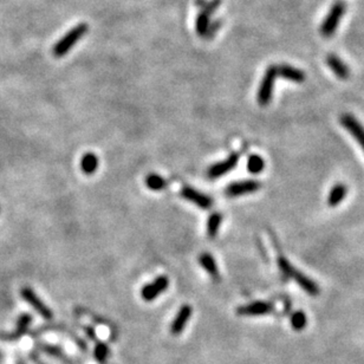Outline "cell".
Listing matches in <instances>:
<instances>
[{"mask_svg": "<svg viewBox=\"0 0 364 364\" xmlns=\"http://www.w3.org/2000/svg\"><path fill=\"white\" fill-rule=\"evenodd\" d=\"M193 314V308L188 304L182 305L180 308V310L176 314L174 321L172 322L171 325V333L173 336H179L181 335V332L185 330L187 323L192 317Z\"/></svg>", "mask_w": 364, "mask_h": 364, "instance_id": "12", "label": "cell"}, {"mask_svg": "<svg viewBox=\"0 0 364 364\" xmlns=\"http://www.w3.org/2000/svg\"><path fill=\"white\" fill-rule=\"evenodd\" d=\"M220 5H221V0H209V2H205V4H203L202 8L200 9V11H203L206 12L207 15L212 16L213 13L220 8Z\"/></svg>", "mask_w": 364, "mask_h": 364, "instance_id": "26", "label": "cell"}, {"mask_svg": "<svg viewBox=\"0 0 364 364\" xmlns=\"http://www.w3.org/2000/svg\"><path fill=\"white\" fill-rule=\"evenodd\" d=\"M346 10V5L343 0H336L330 9L325 19L321 25V33L324 37H331L335 35L336 30L339 25V20L343 18Z\"/></svg>", "mask_w": 364, "mask_h": 364, "instance_id": "3", "label": "cell"}, {"mask_svg": "<svg viewBox=\"0 0 364 364\" xmlns=\"http://www.w3.org/2000/svg\"><path fill=\"white\" fill-rule=\"evenodd\" d=\"M38 349L42 350L44 353L49 355L51 357H54V358H58L60 362L64 364H76L72 358H70L69 356L65 355L64 350L57 345L49 344V343H39Z\"/></svg>", "mask_w": 364, "mask_h": 364, "instance_id": "14", "label": "cell"}, {"mask_svg": "<svg viewBox=\"0 0 364 364\" xmlns=\"http://www.w3.org/2000/svg\"><path fill=\"white\" fill-rule=\"evenodd\" d=\"M273 311V304L268 302H253L251 304L239 306L237 309L238 316L245 317H256V316H264Z\"/></svg>", "mask_w": 364, "mask_h": 364, "instance_id": "8", "label": "cell"}, {"mask_svg": "<svg viewBox=\"0 0 364 364\" xmlns=\"http://www.w3.org/2000/svg\"><path fill=\"white\" fill-rule=\"evenodd\" d=\"M278 76L277 65H271L265 71V75L261 80L259 90H258V103L260 105H267L271 102L272 93H273V86L275 78Z\"/></svg>", "mask_w": 364, "mask_h": 364, "instance_id": "4", "label": "cell"}, {"mask_svg": "<svg viewBox=\"0 0 364 364\" xmlns=\"http://www.w3.org/2000/svg\"><path fill=\"white\" fill-rule=\"evenodd\" d=\"M31 322H32L31 316H30L29 314H23L18 318V322H17V328H16L15 333L10 336V338H11V339H18V338L22 337L24 333L27 331V329H29V326H30V324H31Z\"/></svg>", "mask_w": 364, "mask_h": 364, "instance_id": "20", "label": "cell"}, {"mask_svg": "<svg viewBox=\"0 0 364 364\" xmlns=\"http://www.w3.org/2000/svg\"><path fill=\"white\" fill-rule=\"evenodd\" d=\"M346 192H348V189H346V187L344 185H342V183H338V185L332 187V189L330 190L329 196H328L329 206L335 207V206L339 205V203L344 200Z\"/></svg>", "mask_w": 364, "mask_h": 364, "instance_id": "17", "label": "cell"}, {"mask_svg": "<svg viewBox=\"0 0 364 364\" xmlns=\"http://www.w3.org/2000/svg\"><path fill=\"white\" fill-rule=\"evenodd\" d=\"M326 64H328L332 72L337 76L339 80H348L350 76L349 67L345 65L344 62L339 58V57L335 56V54H329L326 58Z\"/></svg>", "mask_w": 364, "mask_h": 364, "instance_id": "13", "label": "cell"}, {"mask_svg": "<svg viewBox=\"0 0 364 364\" xmlns=\"http://www.w3.org/2000/svg\"><path fill=\"white\" fill-rule=\"evenodd\" d=\"M169 286V279L166 275H160L154 281L144 285L141 290V297L145 302H152L163 294Z\"/></svg>", "mask_w": 364, "mask_h": 364, "instance_id": "6", "label": "cell"}, {"mask_svg": "<svg viewBox=\"0 0 364 364\" xmlns=\"http://www.w3.org/2000/svg\"><path fill=\"white\" fill-rule=\"evenodd\" d=\"M221 25H223V22L221 20H215V22H210V25H209V29L208 31H207V35L205 36L206 38H212V37H214V35L219 31V29L221 27Z\"/></svg>", "mask_w": 364, "mask_h": 364, "instance_id": "27", "label": "cell"}, {"mask_svg": "<svg viewBox=\"0 0 364 364\" xmlns=\"http://www.w3.org/2000/svg\"><path fill=\"white\" fill-rule=\"evenodd\" d=\"M98 163H100V161H98V158L94 153H87V154L82 158L81 168L87 175H93L94 173L97 171Z\"/></svg>", "mask_w": 364, "mask_h": 364, "instance_id": "16", "label": "cell"}, {"mask_svg": "<svg viewBox=\"0 0 364 364\" xmlns=\"http://www.w3.org/2000/svg\"><path fill=\"white\" fill-rule=\"evenodd\" d=\"M109 355H110V349L109 346L103 342H98L96 345H95L94 349V358L97 360L100 364L107 363L109 358Z\"/></svg>", "mask_w": 364, "mask_h": 364, "instance_id": "22", "label": "cell"}, {"mask_svg": "<svg viewBox=\"0 0 364 364\" xmlns=\"http://www.w3.org/2000/svg\"><path fill=\"white\" fill-rule=\"evenodd\" d=\"M278 76L285 78V80L295 82V83H303L305 81V74L302 70L294 67L287 64H283V65L277 66Z\"/></svg>", "mask_w": 364, "mask_h": 364, "instance_id": "15", "label": "cell"}, {"mask_svg": "<svg viewBox=\"0 0 364 364\" xmlns=\"http://www.w3.org/2000/svg\"><path fill=\"white\" fill-rule=\"evenodd\" d=\"M221 223H223V215L220 213L210 214L207 221V234L210 238H214L219 232Z\"/></svg>", "mask_w": 364, "mask_h": 364, "instance_id": "21", "label": "cell"}, {"mask_svg": "<svg viewBox=\"0 0 364 364\" xmlns=\"http://www.w3.org/2000/svg\"><path fill=\"white\" fill-rule=\"evenodd\" d=\"M261 187L259 181L256 180H245V181L233 182L230 186L226 187L225 194L231 198H236V196L246 195V194H252L257 192Z\"/></svg>", "mask_w": 364, "mask_h": 364, "instance_id": "7", "label": "cell"}, {"mask_svg": "<svg viewBox=\"0 0 364 364\" xmlns=\"http://www.w3.org/2000/svg\"><path fill=\"white\" fill-rule=\"evenodd\" d=\"M180 194L188 200L189 202H193L194 205H196L200 208L202 209H208L213 205V200L209 198V196L205 195V194L199 192V190L192 188V187H185V188L181 189Z\"/></svg>", "mask_w": 364, "mask_h": 364, "instance_id": "10", "label": "cell"}, {"mask_svg": "<svg viewBox=\"0 0 364 364\" xmlns=\"http://www.w3.org/2000/svg\"><path fill=\"white\" fill-rule=\"evenodd\" d=\"M265 168V161L260 156L258 155H251L247 161V169L252 174H259L264 171Z\"/></svg>", "mask_w": 364, "mask_h": 364, "instance_id": "24", "label": "cell"}, {"mask_svg": "<svg viewBox=\"0 0 364 364\" xmlns=\"http://www.w3.org/2000/svg\"><path fill=\"white\" fill-rule=\"evenodd\" d=\"M84 330H86V333L87 336L89 337V339H91V341H97V336H96V332H95V330L91 328V326H87V328H84Z\"/></svg>", "mask_w": 364, "mask_h": 364, "instance_id": "28", "label": "cell"}, {"mask_svg": "<svg viewBox=\"0 0 364 364\" xmlns=\"http://www.w3.org/2000/svg\"><path fill=\"white\" fill-rule=\"evenodd\" d=\"M200 264L202 265V267L208 272V273L212 275L213 278H219V271H217V266L215 260L212 257V254L209 253H202L201 256L199 257Z\"/></svg>", "mask_w": 364, "mask_h": 364, "instance_id": "19", "label": "cell"}, {"mask_svg": "<svg viewBox=\"0 0 364 364\" xmlns=\"http://www.w3.org/2000/svg\"><path fill=\"white\" fill-rule=\"evenodd\" d=\"M306 315L303 311H296L295 314L291 315V326L292 329L301 331L306 326Z\"/></svg>", "mask_w": 364, "mask_h": 364, "instance_id": "25", "label": "cell"}, {"mask_svg": "<svg viewBox=\"0 0 364 364\" xmlns=\"http://www.w3.org/2000/svg\"><path fill=\"white\" fill-rule=\"evenodd\" d=\"M238 161H239V155L234 153V154L229 156V158L224 160V161L217 162L215 165L210 167L208 169V178L217 179L221 178V176L226 175L227 173H230L232 169L236 168Z\"/></svg>", "mask_w": 364, "mask_h": 364, "instance_id": "9", "label": "cell"}, {"mask_svg": "<svg viewBox=\"0 0 364 364\" xmlns=\"http://www.w3.org/2000/svg\"><path fill=\"white\" fill-rule=\"evenodd\" d=\"M278 265H279V268H280V271L283 272L285 275H287V277L295 279V280L297 281V284L299 285V286H301L304 291L308 292L309 295L317 296L319 294L318 285L316 284L314 280H311L310 278L306 277L305 274H303L299 271L296 270V268L292 266V265L288 263V261L285 259V258L279 257Z\"/></svg>", "mask_w": 364, "mask_h": 364, "instance_id": "2", "label": "cell"}, {"mask_svg": "<svg viewBox=\"0 0 364 364\" xmlns=\"http://www.w3.org/2000/svg\"><path fill=\"white\" fill-rule=\"evenodd\" d=\"M20 295H22L24 301L29 303L44 319L51 321V319L53 318V314L52 311H51V309L47 305H45V303L35 294V291H33L32 288L23 287L22 291H20Z\"/></svg>", "mask_w": 364, "mask_h": 364, "instance_id": "5", "label": "cell"}, {"mask_svg": "<svg viewBox=\"0 0 364 364\" xmlns=\"http://www.w3.org/2000/svg\"><path fill=\"white\" fill-rule=\"evenodd\" d=\"M88 30H89V26L84 23H81L72 27L66 35H64L58 42L54 44L52 49L53 56L59 58V57H63L64 54H66L71 50V47H72L82 37L86 35Z\"/></svg>", "mask_w": 364, "mask_h": 364, "instance_id": "1", "label": "cell"}, {"mask_svg": "<svg viewBox=\"0 0 364 364\" xmlns=\"http://www.w3.org/2000/svg\"><path fill=\"white\" fill-rule=\"evenodd\" d=\"M341 124L353 136L364 151V128L352 115L345 114L341 116Z\"/></svg>", "mask_w": 364, "mask_h": 364, "instance_id": "11", "label": "cell"}, {"mask_svg": "<svg viewBox=\"0 0 364 364\" xmlns=\"http://www.w3.org/2000/svg\"><path fill=\"white\" fill-rule=\"evenodd\" d=\"M145 185L152 190H162L167 187V181L158 174H149L145 179Z\"/></svg>", "mask_w": 364, "mask_h": 364, "instance_id": "23", "label": "cell"}, {"mask_svg": "<svg viewBox=\"0 0 364 364\" xmlns=\"http://www.w3.org/2000/svg\"><path fill=\"white\" fill-rule=\"evenodd\" d=\"M210 25V16L207 15L206 12L200 11L199 15L196 16L195 20V31L200 37H205L207 35Z\"/></svg>", "mask_w": 364, "mask_h": 364, "instance_id": "18", "label": "cell"}]
</instances>
